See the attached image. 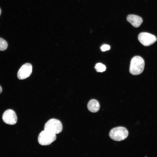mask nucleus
I'll use <instances>...</instances> for the list:
<instances>
[{
    "label": "nucleus",
    "mask_w": 157,
    "mask_h": 157,
    "mask_svg": "<svg viewBox=\"0 0 157 157\" xmlns=\"http://www.w3.org/2000/svg\"><path fill=\"white\" fill-rule=\"evenodd\" d=\"M87 107L88 110L91 112L96 113L99 110L100 104L97 100L94 99H92L88 102Z\"/></svg>",
    "instance_id": "nucleus-9"
},
{
    "label": "nucleus",
    "mask_w": 157,
    "mask_h": 157,
    "mask_svg": "<svg viewBox=\"0 0 157 157\" xmlns=\"http://www.w3.org/2000/svg\"><path fill=\"white\" fill-rule=\"evenodd\" d=\"M127 21L134 27L137 28L139 27L143 22L142 18L134 15H129L127 17Z\"/></svg>",
    "instance_id": "nucleus-8"
},
{
    "label": "nucleus",
    "mask_w": 157,
    "mask_h": 157,
    "mask_svg": "<svg viewBox=\"0 0 157 157\" xmlns=\"http://www.w3.org/2000/svg\"><path fill=\"white\" fill-rule=\"evenodd\" d=\"M32 70V67L31 64L29 63L24 64L18 71L17 74L18 78L23 80L28 78L31 74Z\"/></svg>",
    "instance_id": "nucleus-6"
},
{
    "label": "nucleus",
    "mask_w": 157,
    "mask_h": 157,
    "mask_svg": "<svg viewBox=\"0 0 157 157\" xmlns=\"http://www.w3.org/2000/svg\"><path fill=\"white\" fill-rule=\"evenodd\" d=\"M2 92V88L0 86V94Z\"/></svg>",
    "instance_id": "nucleus-13"
},
{
    "label": "nucleus",
    "mask_w": 157,
    "mask_h": 157,
    "mask_svg": "<svg viewBox=\"0 0 157 157\" xmlns=\"http://www.w3.org/2000/svg\"><path fill=\"white\" fill-rule=\"evenodd\" d=\"M144 66L143 59L139 56L134 57L131 62L129 71L133 75H138L143 71Z\"/></svg>",
    "instance_id": "nucleus-1"
},
{
    "label": "nucleus",
    "mask_w": 157,
    "mask_h": 157,
    "mask_svg": "<svg viewBox=\"0 0 157 157\" xmlns=\"http://www.w3.org/2000/svg\"><path fill=\"white\" fill-rule=\"evenodd\" d=\"M56 138V134L44 130L39 134L38 141L42 145H48L55 141Z\"/></svg>",
    "instance_id": "nucleus-4"
},
{
    "label": "nucleus",
    "mask_w": 157,
    "mask_h": 157,
    "mask_svg": "<svg viewBox=\"0 0 157 157\" xmlns=\"http://www.w3.org/2000/svg\"><path fill=\"white\" fill-rule=\"evenodd\" d=\"M95 68L97 72H104L106 69L105 66L100 63L97 64L95 65Z\"/></svg>",
    "instance_id": "nucleus-10"
},
{
    "label": "nucleus",
    "mask_w": 157,
    "mask_h": 157,
    "mask_svg": "<svg viewBox=\"0 0 157 157\" xmlns=\"http://www.w3.org/2000/svg\"><path fill=\"white\" fill-rule=\"evenodd\" d=\"M110 46L107 44H104L101 47V49L103 51L108 50L110 49Z\"/></svg>",
    "instance_id": "nucleus-12"
},
{
    "label": "nucleus",
    "mask_w": 157,
    "mask_h": 157,
    "mask_svg": "<svg viewBox=\"0 0 157 157\" xmlns=\"http://www.w3.org/2000/svg\"><path fill=\"white\" fill-rule=\"evenodd\" d=\"M2 119L4 123L9 125L15 124L17 121V118L15 113L11 109L7 110L4 113Z\"/></svg>",
    "instance_id": "nucleus-7"
},
{
    "label": "nucleus",
    "mask_w": 157,
    "mask_h": 157,
    "mask_svg": "<svg viewBox=\"0 0 157 157\" xmlns=\"http://www.w3.org/2000/svg\"><path fill=\"white\" fill-rule=\"evenodd\" d=\"M138 38L140 43L145 46H148L153 44L157 40L155 36L147 32L140 33Z\"/></svg>",
    "instance_id": "nucleus-5"
},
{
    "label": "nucleus",
    "mask_w": 157,
    "mask_h": 157,
    "mask_svg": "<svg viewBox=\"0 0 157 157\" xmlns=\"http://www.w3.org/2000/svg\"><path fill=\"white\" fill-rule=\"evenodd\" d=\"M129 133L125 127L119 126L112 129L109 133V136L113 140L116 141H121L126 138Z\"/></svg>",
    "instance_id": "nucleus-2"
},
{
    "label": "nucleus",
    "mask_w": 157,
    "mask_h": 157,
    "mask_svg": "<svg viewBox=\"0 0 157 157\" xmlns=\"http://www.w3.org/2000/svg\"><path fill=\"white\" fill-rule=\"evenodd\" d=\"M1 8H0V15L1 14Z\"/></svg>",
    "instance_id": "nucleus-14"
},
{
    "label": "nucleus",
    "mask_w": 157,
    "mask_h": 157,
    "mask_svg": "<svg viewBox=\"0 0 157 157\" xmlns=\"http://www.w3.org/2000/svg\"><path fill=\"white\" fill-rule=\"evenodd\" d=\"M8 46V43L6 41L0 38V51H3L6 50Z\"/></svg>",
    "instance_id": "nucleus-11"
},
{
    "label": "nucleus",
    "mask_w": 157,
    "mask_h": 157,
    "mask_svg": "<svg viewBox=\"0 0 157 157\" xmlns=\"http://www.w3.org/2000/svg\"><path fill=\"white\" fill-rule=\"evenodd\" d=\"M44 130L56 134L60 133L63 129L60 121L56 119L49 120L45 124Z\"/></svg>",
    "instance_id": "nucleus-3"
}]
</instances>
